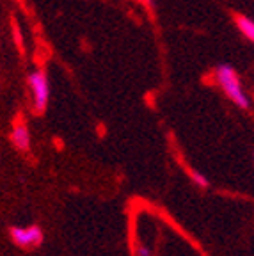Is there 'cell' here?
Masks as SVG:
<instances>
[{
	"mask_svg": "<svg viewBox=\"0 0 254 256\" xmlns=\"http://www.w3.org/2000/svg\"><path fill=\"white\" fill-rule=\"evenodd\" d=\"M215 80H217V84L220 86V89L224 91V94H226L234 105H238L240 108H249V104H250L249 96H247L246 91L242 89L238 73L234 72L231 66L220 64V66L215 70Z\"/></svg>",
	"mask_w": 254,
	"mask_h": 256,
	"instance_id": "1",
	"label": "cell"
},
{
	"mask_svg": "<svg viewBox=\"0 0 254 256\" xmlns=\"http://www.w3.org/2000/svg\"><path fill=\"white\" fill-rule=\"evenodd\" d=\"M12 25H14V38H16V44H18V46H24V43H22V34H20V28H18V25L14 24V22H12Z\"/></svg>",
	"mask_w": 254,
	"mask_h": 256,
	"instance_id": "7",
	"label": "cell"
},
{
	"mask_svg": "<svg viewBox=\"0 0 254 256\" xmlns=\"http://www.w3.org/2000/svg\"><path fill=\"white\" fill-rule=\"evenodd\" d=\"M137 256H151V251L144 246H137Z\"/></svg>",
	"mask_w": 254,
	"mask_h": 256,
	"instance_id": "8",
	"label": "cell"
},
{
	"mask_svg": "<svg viewBox=\"0 0 254 256\" xmlns=\"http://www.w3.org/2000/svg\"><path fill=\"white\" fill-rule=\"evenodd\" d=\"M234 22H236V27L240 28V32H242L244 36L254 43V22L250 20V18H247V16H242V14L234 16Z\"/></svg>",
	"mask_w": 254,
	"mask_h": 256,
	"instance_id": "5",
	"label": "cell"
},
{
	"mask_svg": "<svg viewBox=\"0 0 254 256\" xmlns=\"http://www.w3.org/2000/svg\"><path fill=\"white\" fill-rule=\"evenodd\" d=\"M11 140L18 150H22V152H27V150L30 148V132H28L27 124L16 123L14 128H12Z\"/></svg>",
	"mask_w": 254,
	"mask_h": 256,
	"instance_id": "4",
	"label": "cell"
},
{
	"mask_svg": "<svg viewBox=\"0 0 254 256\" xmlns=\"http://www.w3.org/2000/svg\"><path fill=\"white\" fill-rule=\"evenodd\" d=\"M11 240L18 248L30 249L43 244V230L40 226H27V228H11Z\"/></svg>",
	"mask_w": 254,
	"mask_h": 256,
	"instance_id": "2",
	"label": "cell"
},
{
	"mask_svg": "<svg viewBox=\"0 0 254 256\" xmlns=\"http://www.w3.org/2000/svg\"><path fill=\"white\" fill-rule=\"evenodd\" d=\"M142 2H144V4H150V2H151V0H142Z\"/></svg>",
	"mask_w": 254,
	"mask_h": 256,
	"instance_id": "9",
	"label": "cell"
},
{
	"mask_svg": "<svg viewBox=\"0 0 254 256\" xmlns=\"http://www.w3.org/2000/svg\"><path fill=\"white\" fill-rule=\"evenodd\" d=\"M188 172H190V178L194 180V184H198L201 188H206L208 185H210V182H208L206 176L201 174L199 171H194V169H188Z\"/></svg>",
	"mask_w": 254,
	"mask_h": 256,
	"instance_id": "6",
	"label": "cell"
},
{
	"mask_svg": "<svg viewBox=\"0 0 254 256\" xmlns=\"http://www.w3.org/2000/svg\"><path fill=\"white\" fill-rule=\"evenodd\" d=\"M28 86L34 94V102H36V110L43 112L46 108L48 96H50V86H48V78L44 72H34L28 76Z\"/></svg>",
	"mask_w": 254,
	"mask_h": 256,
	"instance_id": "3",
	"label": "cell"
}]
</instances>
